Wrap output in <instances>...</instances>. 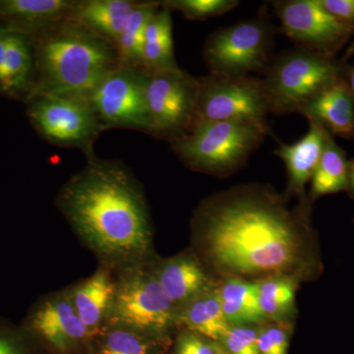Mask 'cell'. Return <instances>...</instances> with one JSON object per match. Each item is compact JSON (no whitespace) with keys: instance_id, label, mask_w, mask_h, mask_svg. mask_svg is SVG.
<instances>
[{"instance_id":"6da1fadb","label":"cell","mask_w":354,"mask_h":354,"mask_svg":"<svg viewBox=\"0 0 354 354\" xmlns=\"http://www.w3.org/2000/svg\"><path fill=\"white\" fill-rule=\"evenodd\" d=\"M304 209L290 211L276 193L258 186L223 193L200 212L209 258L236 277L288 271L302 252Z\"/></svg>"},{"instance_id":"7a4b0ae2","label":"cell","mask_w":354,"mask_h":354,"mask_svg":"<svg viewBox=\"0 0 354 354\" xmlns=\"http://www.w3.org/2000/svg\"><path fill=\"white\" fill-rule=\"evenodd\" d=\"M60 208L95 250L130 256L148 250L150 223L145 199L129 172L116 162L91 157L65 184Z\"/></svg>"},{"instance_id":"3957f363","label":"cell","mask_w":354,"mask_h":354,"mask_svg":"<svg viewBox=\"0 0 354 354\" xmlns=\"http://www.w3.org/2000/svg\"><path fill=\"white\" fill-rule=\"evenodd\" d=\"M39 94L88 100L118 66L114 44L66 20L48 30L39 48Z\"/></svg>"},{"instance_id":"277c9868","label":"cell","mask_w":354,"mask_h":354,"mask_svg":"<svg viewBox=\"0 0 354 354\" xmlns=\"http://www.w3.org/2000/svg\"><path fill=\"white\" fill-rule=\"evenodd\" d=\"M344 78L335 57L297 46L274 58L261 79L271 114H290Z\"/></svg>"},{"instance_id":"5b68a950","label":"cell","mask_w":354,"mask_h":354,"mask_svg":"<svg viewBox=\"0 0 354 354\" xmlns=\"http://www.w3.org/2000/svg\"><path fill=\"white\" fill-rule=\"evenodd\" d=\"M270 134L252 123L216 121L174 140L172 149L192 169L221 176L239 169Z\"/></svg>"},{"instance_id":"8992f818","label":"cell","mask_w":354,"mask_h":354,"mask_svg":"<svg viewBox=\"0 0 354 354\" xmlns=\"http://www.w3.org/2000/svg\"><path fill=\"white\" fill-rule=\"evenodd\" d=\"M272 27L263 14L218 30L204 48L211 74L225 77L265 73L271 64Z\"/></svg>"},{"instance_id":"52a82bcc","label":"cell","mask_w":354,"mask_h":354,"mask_svg":"<svg viewBox=\"0 0 354 354\" xmlns=\"http://www.w3.org/2000/svg\"><path fill=\"white\" fill-rule=\"evenodd\" d=\"M199 84L192 129L198 125L216 121H242L271 133L268 121L271 111L262 79L254 76L225 77L209 74L200 78Z\"/></svg>"},{"instance_id":"ba28073f","label":"cell","mask_w":354,"mask_h":354,"mask_svg":"<svg viewBox=\"0 0 354 354\" xmlns=\"http://www.w3.org/2000/svg\"><path fill=\"white\" fill-rule=\"evenodd\" d=\"M199 79L183 71H147L145 95L153 135L171 141L192 129Z\"/></svg>"},{"instance_id":"9c48e42d","label":"cell","mask_w":354,"mask_h":354,"mask_svg":"<svg viewBox=\"0 0 354 354\" xmlns=\"http://www.w3.org/2000/svg\"><path fill=\"white\" fill-rule=\"evenodd\" d=\"M147 70L118 65L88 97L102 129L127 127L153 134L145 95Z\"/></svg>"},{"instance_id":"30bf717a","label":"cell","mask_w":354,"mask_h":354,"mask_svg":"<svg viewBox=\"0 0 354 354\" xmlns=\"http://www.w3.org/2000/svg\"><path fill=\"white\" fill-rule=\"evenodd\" d=\"M32 123L55 145L77 147L93 156V145L102 127L88 100L39 94L30 109Z\"/></svg>"},{"instance_id":"8fae6325","label":"cell","mask_w":354,"mask_h":354,"mask_svg":"<svg viewBox=\"0 0 354 354\" xmlns=\"http://www.w3.org/2000/svg\"><path fill=\"white\" fill-rule=\"evenodd\" d=\"M281 30L297 46L335 57L354 32L321 6L319 0L274 2Z\"/></svg>"},{"instance_id":"7c38bea8","label":"cell","mask_w":354,"mask_h":354,"mask_svg":"<svg viewBox=\"0 0 354 354\" xmlns=\"http://www.w3.org/2000/svg\"><path fill=\"white\" fill-rule=\"evenodd\" d=\"M174 304L157 277L137 274L116 290L113 321L146 332H160L171 322Z\"/></svg>"},{"instance_id":"4fadbf2b","label":"cell","mask_w":354,"mask_h":354,"mask_svg":"<svg viewBox=\"0 0 354 354\" xmlns=\"http://www.w3.org/2000/svg\"><path fill=\"white\" fill-rule=\"evenodd\" d=\"M309 121L308 132L295 143L281 144L274 151L285 162L288 176V191L304 198L305 185L311 180L322 156L329 131L320 123Z\"/></svg>"},{"instance_id":"5bb4252c","label":"cell","mask_w":354,"mask_h":354,"mask_svg":"<svg viewBox=\"0 0 354 354\" xmlns=\"http://www.w3.org/2000/svg\"><path fill=\"white\" fill-rule=\"evenodd\" d=\"M299 114L320 123L330 134L354 139V95L346 78L317 95Z\"/></svg>"},{"instance_id":"9a60e30c","label":"cell","mask_w":354,"mask_h":354,"mask_svg":"<svg viewBox=\"0 0 354 354\" xmlns=\"http://www.w3.org/2000/svg\"><path fill=\"white\" fill-rule=\"evenodd\" d=\"M136 4L130 0L74 1L68 20L115 46Z\"/></svg>"},{"instance_id":"2e32d148","label":"cell","mask_w":354,"mask_h":354,"mask_svg":"<svg viewBox=\"0 0 354 354\" xmlns=\"http://www.w3.org/2000/svg\"><path fill=\"white\" fill-rule=\"evenodd\" d=\"M32 327L59 348H67L90 335V330L79 318L73 304L62 297L44 302L32 317Z\"/></svg>"},{"instance_id":"e0dca14e","label":"cell","mask_w":354,"mask_h":354,"mask_svg":"<svg viewBox=\"0 0 354 354\" xmlns=\"http://www.w3.org/2000/svg\"><path fill=\"white\" fill-rule=\"evenodd\" d=\"M147 25L142 51V67L147 71L179 69L174 57L171 9L162 6Z\"/></svg>"},{"instance_id":"ac0fdd59","label":"cell","mask_w":354,"mask_h":354,"mask_svg":"<svg viewBox=\"0 0 354 354\" xmlns=\"http://www.w3.org/2000/svg\"><path fill=\"white\" fill-rule=\"evenodd\" d=\"M74 1L68 0H4L0 15L35 29L50 30L68 20Z\"/></svg>"},{"instance_id":"d6986e66","label":"cell","mask_w":354,"mask_h":354,"mask_svg":"<svg viewBox=\"0 0 354 354\" xmlns=\"http://www.w3.org/2000/svg\"><path fill=\"white\" fill-rule=\"evenodd\" d=\"M178 321L195 334L221 341L232 327L221 308L218 288L206 290L190 299Z\"/></svg>"},{"instance_id":"ffe728a7","label":"cell","mask_w":354,"mask_h":354,"mask_svg":"<svg viewBox=\"0 0 354 354\" xmlns=\"http://www.w3.org/2000/svg\"><path fill=\"white\" fill-rule=\"evenodd\" d=\"M218 290L221 308L230 325H248L266 318L259 304L257 283L234 277L227 279Z\"/></svg>"},{"instance_id":"44dd1931","label":"cell","mask_w":354,"mask_h":354,"mask_svg":"<svg viewBox=\"0 0 354 354\" xmlns=\"http://www.w3.org/2000/svg\"><path fill=\"white\" fill-rule=\"evenodd\" d=\"M174 304L189 301L207 290L208 279L201 266L190 257H178L165 263L157 277Z\"/></svg>"},{"instance_id":"7402d4cb","label":"cell","mask_w":354,"mask_h":354,"mask_svg":"<svg viewBox=\"0 0 354 354\" xmlns=\"http://www.w3.org/2000/svg\"><path fill=\"white\" fill-rule=\"evenodd\" d=\"M348 160L332 134L326 138L320 162L311 179L312 199L348 190Z\"/></svg>"},{"instance_id":"603a6c76","label":"cell","mask_w":354,"mask_h":354,"mask_svg":"<svg viewBox=\"0 0 354 354\" xmlns=\"http://www.w3.org/2000/svg\"><path fill=\"white\" fill-rule=\"evenodd\" d=\"M115 293V286L104 272H97L77 288L72 304L88 330L97 327L113 304Z\"/></svg>"},{"instance_id":"cb8c5ba5","label":"cell","mask_w":354,"mask_h":354,"mask_svg":"<svg viewBox=\"0 0 354 354\" xmlns=\"http://www.w3.org/2000/svg\"><path fill=\"white\" fill-rule=\"evenodd\" d=\"M160 6V2H137L115 44L120 66L142 67V51L147 25Z\"/></svg>"},{"instance_id":"d4e9b609","label":"cell","mask_w":354,"mask_h":354,"mask_svg":"<svg viewBox=\"0 0 354 354\" xmlns=\"http://www.w3.org/2000/svg\"><path fill=\"white\" fill-rule=\"evenodd\" d=\"M258 298L266 318L286 315L295 304V286L285 276H272L257 281Z\"/></svg>"},{"instance_id":"484cf974","label":"cell","mask_w":354,"mask_h":354,"mask_svg":"<svg viewBox=\"0 0 354 354\" xmlns=\"http://www.w3.org/2000/svg\"><path fill=\"white\" fill-rule=\"evenodd\" d=\"M29 46L19 35L8 34L6 57L0 76V86L4 90L21 88L27 82L31 71Z\"/></svg>"},{"instance_id":"4316f807","label":"cell","mask_w":354,"mask_h":354,"mask_svg":"<svg viewBox=\"0 0 354 354\" xmlns=\"http://www.w3.org/2000/svg\"><path fill=\"white\" fill-rule=\"evenodd\" d=\"M171 10H177L190 20H207L230 12L239 6L236 0H167L160 2Z\"/></svg>"},{"instance_id":"83f0119b","label":"cell","mask_w":354,"mask_h":354,"mask_svg":"<svg viewBox=\"0 0 354 354\" xmlns=\"http://www.w3.org/2000/svg\"><path fill=\"white\" fill-rule=\"evenodd\" d=\"M221 341L230 354H260L258 330L249 326H232Z\"/></svg>"},{"instance_id":"f1b7e54d","label":"cell","mask_w":354,"mask_h":354,"mask_svg":"<svg viewBox=\"0 0 354 354\" xmlns=\"http://www.w3.org/2000/svg\"><path fill=\"white\" fill-rule=\"evenodd\" d=\"M148 344L138 335L120 330L108 335L101 354H148Z\"/></svg>"},{"instance_id":"f546056e","label":"cell","mask_w":354,"mask_h":354,"mask_svg":"<svg viewBox=\"0 0 354 354\" xmlns=\"http://www.w3.org/2000/svg\"><path fill=\"white\" fill-rule=\"evenodd\" d=\"M258 348L260 354H288V335L277 326H269L258 330Z\"/></svg>"},{"instance_id":"4dcf8cb0","label":"cell","mask_w":354,"mask_h":354,"mask_svg":"<svg viewBox=\"0 0 354 354\" xmlns=\"http://www.w3.org/2000/svg\"><path fill=\"white\" fill-rule=\"evenodd\" d=\"M319 2L330 15L354 29V0H319Z\"/></svg>"},{"instance_id":"1f68e13d","label":"cell","mask_w":354,"mask_h":354,"mask_svg":"<svg viewBox=\"0 0 354 354\" xmlns=\"http://www.w3.org/2000/svg\"><path fill=\"white\" fill-rule=\"evenodd\" d=\"M216 346L208 344L196 335L186 334L179 339L176 354H216Z\"/></svg>"},{"instance_id":"d6a6232c","label":"cell","mask_w":354,"mask_h":354,"mask_svg":"<svg viewBox=\"0 0 354 354\" xmlns=\"http://www.w3.org/2000/svg\"><path fill=\"white\" fill-rule=\"evenodd\" d=\"M0 354H22V351L12 337L0 334Z\"/></svg>"},{"instance_id":"836d02e7","label":"cell","mask_w":354,"mask_h":354,"mask_svg":"<svg viewBox=\"0 0 354 354\" xmlns=\"http://www.w3.org/2000/svg\"><path fill=\"white\" fill-rule=\"evenodd\" d=\"M7 43H8V34H0V76H1L2 66L6 57Z\"/></svg>"},{"instance_id":"e575fe53","label":"cell","mask_w":354,"mask_h":354,"mask_svg":"<svg viewBox=\"0 0 354 354\" xmlns=\"http://www.w3.org/2000/svg\"><path fill=\"white\" fill-rule=\"evenodd\" d=\"M354 195V158L348 162V190Z\"/></svg>"},{"instance_id":"d590c367","label":"cell","mask_w":354,"mask_h":354,"mask_svg":"<svg viewBox=\"0 0 354 354\" xmlns=\"http://www.w3.org/2000/svg\"><path fill=\"white\" fill-rule=\"evenodd\" d=\"M346 81V83H348L349 90L351 91V93H353L354 95V64L351 67V69L348 70V80Z\"/></svg>"},{"instance_id":"8d00e7d4","label":"cell","mask_w":354,"mask_h":354,"mask_svg":"<svg viewBox=\"0 0 354 354\" xmlns=\"http://www.w3.org/2000/svg\"><path fill=\"white\" fill-rule=\"evenodd\" d=\"M216 354H230L225 351V348H221L220 346H216Z\"/></svg>"}]
</instances>
